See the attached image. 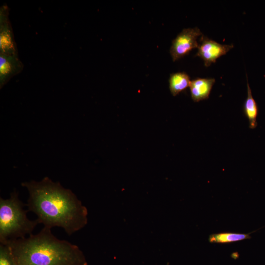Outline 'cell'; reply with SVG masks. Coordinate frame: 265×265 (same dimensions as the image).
Listing matches in <instances>:
<instances>
[{"mask_svg":"<svg viewBox=\"0 0 265 265\" xmlns=\"http://www.w3.org/2000/svg\"><path fill=\"white\" fill-rule=\"evenodd\" d=\"M29 196L26 206L44 227L62 228L71 236L87 223L88 212L77 196L58 182L46 177L40 181L24 182Z\"/></svg>","mask_w":265,"mask_h":265,"instance_id":"obj_1","label":"cell"},{"mask_svg":"<svg viewBox=\"0 0 265 265\" xmlns=\"http://www.w3.org/2000/svg\"><path fill=\"white\" fill-rule=\"evenodd\" d=\"M7 244L18 265H87L77 245L57 238L48 228Z\"/></svg>","mask_w":265,"mask_h":265,"instance_id":"obj_2","label":"cell"},{"mask_svg":"<svg viewBox=\"0 0 265 265\" xmlns=\"http://www.w3.org/2000/svg\"><path fill=\"white\" fill-rule=\"evenodd\" d=\"M26 206L14 191L7 199L0 198V243L9 242L30 235L38 224L37 219L31 220L27 216Z\"/></svg>","mask_w":265,"mask_h":265,"instance_id":"obj_3","label":"cell"},{"mask_svg":"<svg viewBox=\"0 0 265 265\" xmlns=\"http://www.w3.org/2000/svg\"><path fill=\"white\" fill-rule=\"evenodd\" d=\"M202 35L197 27L184 29L172 41L170 53L173 60L176 61L198 48V37Z\"/></svg>","mask_w":265,"mask_h":265,"instance_id":"obj_4","label":"cell"},{"mask_svg":"<svg viewBox=\"0 0 265 265\" xmlns=\"http://www.w3.org/2000/svg\"><path fill=\"white\" fill-rule=\"evenodd\" d=\"M200 41L196 56L201 58L207 67L215 62L217 58L225 54L234 47L233 44H221L203 35Z\"/></svg>","mask_w":265,"mask_h":265,"instance_id":"obj_5","label":"cell"},{"mask_svg":"<svg viewBox=\"0 0 265 265\" xmlns=\"http://www.w3.org/2000/svg\"><path fill=\"white\" fill-rule=\"evenodd\" d=\"M215 81L213 78H196L191 81L189 87L192 100L197 102L208 99Z\"/></svg>","mask_w":265,"mask_h":265,"instance_id":"obj_6","label":"cell"},{"mask_svg":"<svg viewBox=\"0 0 265 265\" xmlns=\"http://www.w3.org/2000/svg\"><path fill=\"white\" fill-rule=\"evenodd\" d=\"M0 85L2 86L21 69V65L15 56L1 53L0 59Z\"/></svg>","mask_w":265,"mask_h":265,"instance_id":"obj_7","label":"cell"},{"mask_svg":"<svg viewBox=\"0 0 265 265\" xmlns=\"http://www.w3.org/2000/svg\"><path fill=\"white\" fill-rule=\"evenodd\" d=\"M246 79L247 97L244 104L243 111L248 118L249 128L254 129L257 126L256 119L258 114V107L256 102L253 97L247 77H246Z\"/></svg>","mask_w":265,"mask_h":265,"instance_id":"obj_8","label":"cell"},{"mask_svg":"<svg viewBox=\"0 0 265 265\" xmlns=\"http://www.w3.org/2000/svg\"><path fill=\"white\" fill-rule=\"evenodd\" d=\"M190 80L189 76L185 72L171 74L169 79V89L173 96H175L189 87Z\"/></svg>","mask_w":265,"mask_h":265,"instance_id":"obj_9","label":"cell"},{"mask_svg":"<svg viewBox=\"0 0 265 265\" xmlns=\"http://www.w3.org/2000/svg\"><path fill=\"white\" fill-rule=\"evenodd\" d=\"M13 38L12 37L9 26L2 23L1 26L0 32V49L1 53L11 56H15L16 49L14 44Z\"/></svg>","mask_w":265,"mask_h":265,"instance_id":"obj_10","label":"cell"},{"mask_svg":"<svg viewBox=\"0 0 265 265\" xmlns=\"http://www.w3.org/2000/svg\"><path fill=\"white\" fill-rule=\"evenodd\" d=\"M250 238L249 235L246 234L221 233L211 235L209 237V241L211 243H227L248 239Z\"/></svg>","mask_w":265,"mask_h":265,"instance_id":"obj_11","label":"cell"},{"mask_svg":"<svg viewBox=\"0 0 265 265\" xmlns=\"http://www.w3.org/2000/svg\"><path fill=\"white\" fill-rule=\"evenodd\" d=\"M0 265H18L12 249L8 244L0 243Z\"/></svg>","mask_w":265,"mask_h":265,"instance_id":"obj_12","label":"cell"}]
</instances>
